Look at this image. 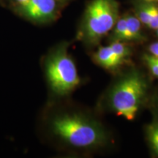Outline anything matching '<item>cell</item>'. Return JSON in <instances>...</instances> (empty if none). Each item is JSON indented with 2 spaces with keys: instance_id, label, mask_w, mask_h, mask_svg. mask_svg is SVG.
<instances>
[{
  "instance_id": "6da1fadb",
  "label": "cell",
  "mask_w": 158,
  "mask_h": 158,
  "mask_svg": "<svg viewBox=\"0 0 158 158\" xmlns=\"http://www.w3.org/2000/svg\"><path fill=\"white\" fill-rule=\"evenodd\" d=\"M40 138L54 147L86 152L106 142L102 127L94 118L82 112L59 107L54 100L45 103L39 116Z\"/></svg>"
},
{
  "instance_id": "7a4b0ae2",
  "label": "cell",
  "mask_w": 158,
  "mask_h": 158,
  "mask_svg": "<svg viewBox=\"0 0 158 158\" xmlns=\"http://www.w3.org/2000/svg\"><path fill=\"white\" fill-rule=\"evenodd\" d=\"M45 82L53 98H62L80 86L81 80L74 60L68 53V44L59 43L42 59Z\"/></svg>"
},
{
  "instance_id": "3957f363",
  "label": "cell",
  "mask_w": 158,
  "mask_h": 158,
  "mask_svg": "<svg viewBox=\"0 0 158 158\" xmlns=\"http://www.w3.org/2000/svg\"><path fill=\"white\" fill-rule=\"evenodd\" d=\"M118 19L114 0H92L85 10L78 39L88 45L96 44L114 29Z\"/></svg>"
},
{
  "instance_id": "277c9868",
  "label": "cell",
  "mask_w": 158,
  "mask_h": 158,
  "mask_svg": "<svg viewBox=\"0 0 158 158\" xmlns=\"http://www.w3.org/2000/svg\"><path fill=\"white\" fill-rule=\"evenodd\" d=\"M147 84L143 77L133 72L114 86L110 96L111 107L117 116L131 121L135 118L145 98Z\"/></svg>"
},
{
  "instance_id": "5b68a950",
  "label": "cell",
  "mask_w": 158,
  "mask_h": 158,
  "mask_svg": "<svg viewBox=\"0 0 158 158\" xmlns=\"http://www.w3.org/2000/svg\"><path fill=\"white\" fill-rule=\"evenodd\" d=\"M61 4L59 0H28L13 9L23 19L35 24L43 25L58 19Z\"/></svg>"
},
{
  "instance_id": "8992f818",
  "label": "cell",
  "mask_w": 158,
  "mask_h": 158,
  "mask_svg": "<svg viewBox=\"0 0 158 158\" xmlns=\"http://www.w3.org/2000/svg\"><path fill=\"white\" fill-rule=\"evenodd\" d=\"M92 56L94 62L106 70H114L123 64L117 58L110 45L100 46Z\"/></svg>"
},
{
  "instance_id": "52a82bcc",
  "label": "cell",
  "mask_w": 158,
  "mask_h": 158,
  "mask_svg": "<svg viewBox=\"0 0 158 158\" xmlns=\"http://www.w3.org/2000/svg\"><path fill=\"white\" fill-rule=\"evenodd\" d=\"M141 23L137 16L126 15L125 40H141L143 39L141 35Z\"/></svg>"
},
{
  "instance_id": "ba28073f",
  "label": "cell",
  "mask_w": 158,
  "mask_h": 158,
  "mask_svg": "<svg viewBox=\"0 0 158 158\" xmlns=\"http://www.w3.org/2000/svg\"><path fill=\"white\" fill-rule=\"evenodd\" d=\"M109 45L117 58L123 63L131 55L130 48L122 41L115 40Z\"/></svg>"
},
{
  "instance_id": "9c48e42d",
  "label": "cell",
  "mask_w": 158,
  "mask_h": 158,
  "mask_svg": "<svg viewBox=\"0 0 158 158\" xmlns=\"http://www.w3.org/2000/svg\"><path fill=\"white\" fill-rule=\"evenodd\" d=\"M147 138L153 152L158 156V122H154L149 125Z\"/></svg>"
},
{
  "instance_id": "30bf717a",
  "label": "cell",
  "mask_w": 158,
  "mask_h": 158,
  "mask_svg": "<svg viewBox=\"0 0 158 158\" xmlns=\"http://www.w3.org/2000/svg\"><path fill=\"white\" fill-rule=\"evenodd\" d=\"M126 35V16L122 17L118 19L114 27V38L115 40H125Z\"/></svg>"
},
{
  "instance_id": "8fae6325",
  "label": "cell",
  "mask_w": 158,
  "mask_h": 158,
  "mask_svg": "<svg viewBox=\"0 0 158 158\" xmlns=\"http://www.w3.org/2000/svg\"><path fill=\"white\" fill-rule=\"evenodd\" d=\"M137 17L142 23L148 26L151 18V4H145L138 7Z\"/></svg>"
},
{
  "instance_id": "7c38bea8",
  "label": "cell",
  "mask_w": 158,
  "mask_h": 158,
  "mask_svg": "<svg viewBox=\"0 0 158 158\" xmlns=\"http://www.w3.org/2000/svg\"><path fill=\"white\" fill-rule=\"evenodd\" d=\"M144 60L149 67L151 73L158 78V59L157 56L151 54L144 55Z\"/></svg>"
},
{
  "instance_id": "4fadbf2b",
  "label": "cell",
  "mask_w": 158,
  "mask_h": 158,
  "mask_svg": "<svg viewBox=\"0 0 158 158\" xmlns=\"http://www.w3.org/2000/svg\"><path fill=\"white\" fill-rule=\"evenodd\" d=\"M147 27L155 30L158 29V6L154 4H151V18Z\"/></svg>"
},
{
  "instance_id": "5bb4252c",
  "label": "cell",
  "mask_w": 158,
  "mask_h": 158,
  "mask_svg": "<svg viewBox=\"0 0 158 158\" xmlns=\"http://www.w3.org/2000/svg\"><path fill=\"white\" fill-rule=\"evenodd\" d=\"M149 50L151 54L158 57V42L154 43L150 45Z\"/></svg>"
},
{
  "instance_id": "9a60e30c",
  "label": "cell",
  "mask_w": 158,
  "mask_h": 158,
  "mask_svg": "<svg viewBox=\"0 0 158 158\" xmlns=\"http://www.w3.org/2000/svg\"><path fill=\"white\" fill-rule=\"evenodd\" d=\"M27 1H28V0H9V2L11 3L13 8L21 5H23V4L27 2Z\"/></svg>"
},
{
  "instance_id": "2e32d148",
  "label": "cell",
  "mask_w": 158,
  "mask_h": 158,
  "mask_svg": "<svg viewBox=\"0 0 158 158\" xmlns=\"http://www.w3.org/2000/svg\"><path fill=\"white\" fill-rule=\"evenodd\" d=\"M147 1L150 2H154L158 3V0H147Z\"/></svg>"
},
{
  "instance_id": "e0dca14e",
  "label": "cell",
  "mask_w": 158,
  "mask_h": 158,
  "mask_svg": "<svg viewBox=\"0 0 158 158\" xmlns=\"http://www.w3.org/2000/svg\"><path fill=\"white\" fill-rule=\"evenodd\" d=\"M59 1L61 2H62V3H64V2H65L69 1V0H59Z\"/></svg>"
},
{
  "instance_id": "ac0fdd59",
  "label": "cell",
  "mask_w": 158,
  "mask_h": 158,
  "mask_svg": "<svg viewBox=\"0 0 158 158\" xmlns=\"http://www.w3.org/2000/svg\"><path fill=\"white\" fill-rule=\"evenodd\" d=\"M156 31H157V36H158V29Z\"/></svg>"
},
{
  "instance_id": "d6986e66",
  "label": "cell",
  "mask_w": 158,
  "mask_h": 158,
  "mask_svg": "<svg viewBox=\"0 0 158 158\" xmlns=\"http://www.w3.org/2000/svg\"><path fill=\"white\" fill-rule=\"evenodd\" d=\"M157 59H158V57H157Z\"/></svg>"
}]
</instances>
